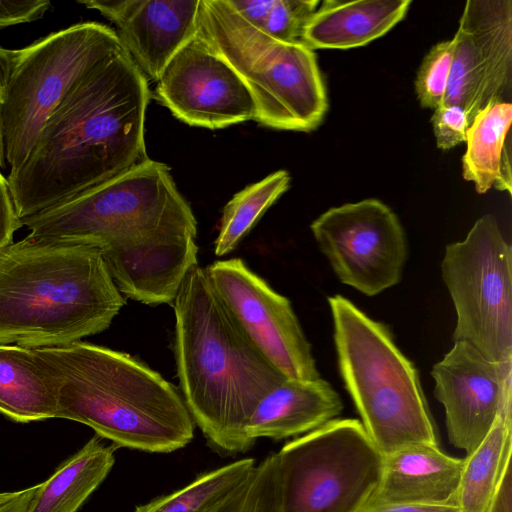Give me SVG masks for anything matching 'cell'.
Returning <instances> with one entry per match:
<instances>
[{"mask_svg":"<svg viewBox=\"0 0 512 512\" xmlns=\"http://www.w3.org/2000/svg\"><path fill=\"white\" fill-rule=\"evenodd\" d=\"M276 457V512H366L384 456L358 419H333Z\"/></svg>","mask_w":512,"mask_h":512,"instance_id":"9","label":"cell"},{"mask_svg":"<svg viewBox=\"0 0 512 512\" xmlns=\"http://www.w3.org/2000/svg\"><path fill=\"white\" fill-rule=\"evenodd\" d=\"M173 352L180 393L194 423L219 452L247 451L246 425L285 380L245 334L198 264L173 301Z\"/></svg>","mask_w":512,"mask_h":512,"instance_id":"3","label":"cell"},{"mask_svg":"<svg viewBox=\"0 0 512 512\" xmlns=\"http://www.w3.org/2000/svg\"><path fill=\"white\" fill-rule=\"evenodd\" d=\"M114 444L92 437L45 482L38 484L26 512H77L115 463Z\"/></svg>","mask_w":512,"mask_h":512,"instance_id":"22","label":"cell"},{"mask_svg":"<svg viewBox=\"0 0 512 512\" xmlns=\"http://www.w3.org/2000/svg\"><path fill=\"white\" fill-rule=\"evenodd\" d=\"M453 60L442 104L463 108L471 123L512 88V1L469 0L452 38Z\"/></svg>","mask_w":512,"mask_h":512,"instance_id":"13","label":"cell"},{"mask_svg":"<svg viewBox=\"0 0 512 512\" xmlns=\"http://www.w3.org/2000/svg\"><path fill=\"white\" fill-rule=\"evenodd\" d=\"M366 512H459L455 504H391L369 508Z\"/></svg>","mask_w":512,"mask_h":512,"instance_id":"34","label":"cell"},{"mask_svg":"<svg viewBox=\"0 0 512 512\" xmlns=\"http://www.w3.org/2000/svg\"><path fill=\"white\" fill-rule=\"evenodd\" d=\"M441 273L457 316L453 341L491 361L512 360V249L494 216L446 246Z\"/></svg>","mask_w":512,"mask_h":512,"instance_id":"10","label":"cell"},{"mask_svg":"<svg viewBox=\"0 0 512 512\" xmlns=\"http://www.w3.org/2000/svg\"><path fill=\"white\" fill-rule=\"evenodd\" d=\"M256 466L243 458L200 474L185 487L138 506L135 512H217L246 484Z\"/></svg>","mask_w":512,"mask_h":512,"instance_id":"24","label":"cell"},{"mask_svg":"<svg viewBox=\"0 0 512 512\" xmlns=\"http://www.w3.org/2000/svg\"><path fill=\"white\" fill-rule=\"evenodd\" d=\"M436 145L439 149H451L466 140L470 121L466 111L455 104H441L431 117Z\"/></svg>","mask_w":512,"mask_h":512,"instance_id":"29","label":"cell"},{"mask_svg":"<svg viewBox=\"0 0 512 512\" xmlns=\"http://www.w3.org/2000/svg\"><path fill=\"white\" fill-rule=\"evenodd\" d=\"M251 93L255 121L310 132L328 108L316 54L301 41L274 40L243 21L225 0H200L197 32Z\"/></svg>","mask_w":512,"mask_h":512,"instance_id":"7","label":"cell"},{"mask_svg":"<svg viewBox=\"0 0 512 512\" xmlns=\"http://www.w3.org/2000/svg\"><path fill=\"white\" fill-rule=\"evenodd\" d=\"M411 0H326L306 23L301 42L313 49H350L385 35L406 15Z\"/></svg>","mask_w":512,"mask_h":512,"instance_id":"19","label":"cell"},{"mask_svg":"<svg viewBox=\"0 0 512 512\" xmlns=\"http://www.w3.org/2000/svg\"><path fill=\"white\" fill-rule=\"evenodd\" d=\"M37 489L38 485L20 490L15 499L0 507V512H26Z\"/></svg>","mask_w":512,"mask_h":512,"instance_id":"35","label":"cell"},{"mask_svg":"<svg viewBox=\"0 0 512 512\" xmlns=\"http://www.w3.org/2000/svg\"><path fill=\"white\" fill-rule=\"evenodd\" d=\"M156 98L179 120L208 129L254 120L256 115L244 82L197 33L162 71Z\"/></svg>","mask_w":512,"mask_h":512,"instance_id":"14","label":"cell"},{"mask_svg":"<svg viewBox=\"0 0 512 512\" xmlns=\"http://www.w3.org/2000/svg\"><path fill=\"white\" fill-rule=\"evenodd\" d=\"M511 464L507 466L488 512H512Z\"/></svg>","mask_w":512,"mask_h":512,"instance_id":"33","label":"cell"},{"mask_svg":"<svg viewBox=\"0 0 512 512\" xmlns=\"http://www.w3.org/2000/svg\"><path fill=\"white\" fill-rule=\"evenodd\" d=\"M276 458L270 454L256 464L241 490L217 512H276Z\"/></svg>","mask_w":512,"mask_h":512,"instance_id":"27","label":"cell"},{"mask_svg":"<svg viewBox=\"0 0 512 512\" xmlns=\"http://www.w3.org/2000/svg\"><path fill=\"white\" fill-rule=\"evenodd\" d=\"M50 8L49 0H0V29L38 20Z\"/></svg>","mask_w":512,"mask_h":512,"instance_id":"30","label":"cell"},{"mask_svg":"<svg viewBox=\"0 0 512 512\" xmlns=\"http://www.w3.org/2000/svg\"><path fill=\"white\" fill-rule=\"evenodd\" d=\"M431 376L449 441L466 454L483 441L500 414L512 412V360L491 361L470 344L454 342Z\"/></svg>","mask_w":512,"mask_h":512,"instance_id":"15","label":"cell"},{"mask_svg":"<svg viewBox=\"0 0 512 512\" xmlns=\"http://www.w3.org/2000/svg\"><path fill=\"white\" fill-rule=\"evenodd\" d=\"M463 458L438 444H409L384 456L383 473L369 508L391 504L456 505ZM368 508V509H369Z\"/></svg>","mask_w":512,"mask_h":512,"instance_id":"17","label":"cell"},{"mask_svg":"<svg viewBox=\"0 0 512 512\" xmlns=\"http://www.w3.org/2000/svg\"><path fill=\"white\" fill-rule=\"evenodd\" d=\"M318 5V0H272L257 30L280 42L301 41L303 29Z\"/></svg>","mask_w":512,"mask_h":512,"instance_id":"28","label":"cell"},{"mask_svg":"<svg viewBox=\"0 0 512 512\" xmlns=\"http://www.w3.org/2000/svg\"><path fill=\"white\" fill-rule=\"evenodd\" d=\"M21 222L29 238L99 249L122 295L146 305L172 304L198 264L192 209L150 158Z\"/></svg>","mask_w":512,"mask_h":512,"instance_id":"1","label":"cell"},{"mask_svg":"<svg viewBox=\"0 0 512 512\" xmlns=\"http://www.w3.org/2000/svg\"><path fill=\"white\" fill-rule=\"evenodd\" d=\"M124 49L114 29L89 21L14 50L2 109L9 173L24 163L46 121L67 95Z\"/></svg>","mask_w":512,"mask_h":512,"instance_id":"8","label":"cell"},{"mask_svg":"<svg viewBox=\"0 0 512 512\" xmlns=\"http://www.w3.org/2000/svg\"><path fill=\"white\" fill-rule=\"evenodd\" d=\"M117 27L116 33L143 74L157 81L176 52L197 32L200 0H85Z\"/></svg>","mask_w":512,"mask_h":512,"instance_id":"16","label":"cell"},{"mask_svg":"<svg viewBox=\"0 0 512 512\" xmlns=\"http://www.w3.org/2000/svg\"><path fill=\"white\" fill-rule=\"evenodd\" d=\"M57 388L56 418L91 427L116 447L170 453L195 423L180 390L127 353L76 341L34 349Z\"/></svg>","mask_w":512,"mask_h":512,"instance_id":"4","label":"cell"},{"mask_svg":"<svg viewBox=\"0 0 512 512\" xmlns=\"http://www.w3.org/2000/svg\"><path fill=\"white\" fill-rule=\"evenodd\" d=\"M340 375L370 439L383 454L438 444L414 364L389 329L341 295L328 298Z\"/></svg>","mask_w":512,"mask_h":512,"instance_id":"6","label":"cell"},{"mask_svg":"<svg viewBox=\"0 0 512 512\" xmlns=\"http://www.w3.org/2000/svg\"><path fill=\"white\" fill-rule=\"evenodd\" d=\"M57 388L34 349L0 344V415L19 423L56 418Z\"/></svg>","mask_w":512,"mask_h":512,"instance_id":"20","label":"cell"},{"mask_svg":"<svg viewBox=\"0 0 512 512\" xmlns=\"http://www.w3.org/2000/svg\"><path fill=\"white\" fill-rule=\"evenodd\" d=\"M310 228L343 284L374 296L401 280L408 254L406 234L397 215L380 200L332 207Z\"/></svg>","mask_w":512,"mask_h":512,"instance_id":"11","label":"cell"},{"mask_svg":"<svg viewBox=\"0 0 512 512\" xmlns=\"http://www.w3.org/2000/svg\"><path fill=\"white\" fill-rule=\"evenodd\" d=\"M343 409L339 394L325 380L285 378L258 403L246 434L280 440L309 433L335 419Z\"/></svg>","mask_w":512,"mask_h":512,"instance_id":"18","label":"cell"},{"mask_svg":"<svg viewBox=\"0 0 512 512\" xmlns=\"http://www.w3.org/2000/svg\"><path fill=\"white\" fill-rule=\"evenodd\" d=\"M19 492L20 491L0 493V507L15 499L19 495Z\"/></svg>","mask_w":512,"mask_h":512,"instance_id":"36","label":"cell"},{"mask_svg":"<svg viewBox=\"0 0 512 512\" xmlns=\"http://www.w3.org/2000/svg\"><path fill=\"white\" fill-rule=\"evenodd\" d=\"M213 287L239 326L264 357L286 378H321L289 299L253 272L241 258L205 268Z\"/></svg>","mask_w":512,"mask_h":512,"instance_id":"12","label":"cell"},{"mask_svg":"<svg viewBox=\"0 0 512 512\" xmlns=\"http://www.w3.org/2000/svg\"><path fill=\"white\" fill-rule=\"evenodd\" d=\"M22 226L13 203L7 178L0 169V248L12 243L14 233Z\"/></svg>","mask_w":512,"mask_h":512,"instance_id":"31","label":"cell"},{"mask_svg":"<svg viewBox=\"0 0 512 512\" xmlns=\"http://www.w3.org/2000/svg\"><path fill=\"white\" fill-rule=\"evenodd\" d=\"M125 304L95 247L26 236L0 248V344L81 341L106 330Z\"/></svg>","mask_w":512,"mask_h":512,"instance_id":"5","label":"cell"},{"mask_svg":"<svg viewBox=\"0 0 512 512\" xmlns=\"http://www.w3.org/2000/svg\"><path fill=\"white\" fill-rule=\"evenodd\" d=\"M512 121L510 101L491 104L472 119L466 134L462 174L479 194L492 187L511 193V152L508 132Z\"/></svg>","mask_w":512,"mask_h":512,"instance_id":"21","label":"cell"},{"mask_svg":"<svg viewBox=\"0 0 512 512\" xmlns=\"http://www.w3.org/2000/svg\"><path fill=\"white\" fill-rule=\"evenodd\" d=\"M150 90L126 49L87 75L46 121L7 181L20 219L118 177L149 157Z\"/></svg>","mask_w":512,"mask_h":512,"instance_id":"2","label":"cell"},{"mask_svg":"<svg viewBox=\"0 0 512 512\" xmlns=\"http://www.w3.org/2000/svg\"><path fill=\"white\" fill-rule=\"evenodd\" d=\"M14 50L0 46V169L7 167L5 159V147L3 138L2 109L5 101L6 90L10 77Z\"/></svg>","mask_w":512,"mask_h":512,"instance_id":"32","label":"cell"},{"mask_svg":"<svg viewBox=\"0 0 512 512\" xmlns=\"http://www.w3.org/2000/svg\"><path fill=\"white\" fill-rule=\"evenodd\" d=\"M454 44L444 40L424 56L415 79V92L424 108L435 109L442 104L450 78Z\"/></svg>","mask_w":512,"mask_h":512,"instance_id":"26","label":"cell"},{"mask_svg":"<svg viewBox=\"0 0 512 512\" xmlns=\"http://www.w3.org/2000/svg\"><path fill=\"white\" fill-rule=\"evenodd\" d=\"M290 180L286 170H279L232 197L223 209L214 243L216 256H225L238 246L262 214L289 188Z\"/></svg>","mask_w":512,"mask_h":512,"instance_id":"25","label":"cell"},{"mask_svg":"<svg viewBox=\"0 0 512 512\" xmlns=\"http://www.w3.org/2000/svg\"><path fill=\"white\" fill-rule=\"evenodd\" d=\"M512 412L498 416L483 441L466 457L456 494L459 512H488L501 478L511 464Z\"/></svg>","mask_w":512,"mask_h":512,"instance_id":"23","label":"cell"}]
</instances>
